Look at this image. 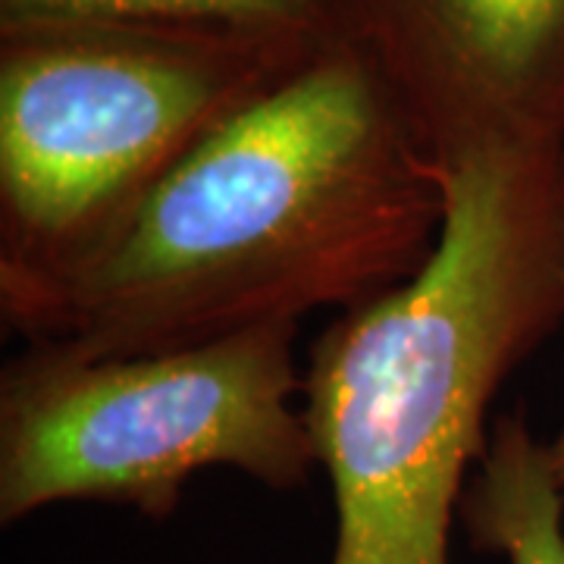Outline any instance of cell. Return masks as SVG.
<instances>
[{
  "label": "cell",
  "mask_w": 564,
  "mask_h": 564,
  "mask_svg": "<svg viewBox=\"0 0 564 564\" xmlns=\"http://www.w3.org/2000/svg\"><path fill=\"white\" fill-rule=\"evenodd\" d=\"M445 214V173L377 73L326 44L207 135L88 261L0 289V321L25 345L107 358L345 314L414 280Z\"/></svg>",
  "instance_id": "6da1fadb"
},
{
  "label": "cell",
  "mask_w": 564,
  "mask_h": 564,
  "mask_svg": "<svg viewBox=\"0 0 564 564\" xmlns=\"http://www.w3.org/2000/svg\"><path fill=\"white\" fill-rule=\"evenodd\" d=\"M445 173L423 270L323 329L302 417L336 502L329 564H448L502 383L564 321V151Z\"/></svg>",
  "instance_id": "7a4b0ae2"
},
{
  "label": "cell",
  "mask_w": 564,
  "mask_h": 564,
  "mask_svg": "<svg viewBox=\"0 0 564 564\" xmlns=\"http://www.w3.org/2000/svg\"><path fill=\"white\" fill-rule=\"evenodd\" d=\"M323 41L166 22L0 25V289L88 261Z\"/></svg>",
  "instance_id": "3957f363"
},
{
  "label": "cell",
  "mask_w": 564,
  "mask_h": 564,
  "mask_svg": "<svg viewBox=\"0 0 564 564\" xmlns=\"http://www.w3.org/2000/svg\"><path fill=\"white\" fill-rule=\"evenodd\" d=\"M299 323L144 355L25 345L0 373V521L107 502L163 521L207 467L299 489L321 467L304 426Z\"/></svg>",
  "instance_id": "277c9868"
},
{
  "label": "cell",
  "mask_w": 564,
  "mask_h": 564,
  "mask_svg": "<svg viewBox=\"0 0 564 564\" xmlns=\"http://www.w3.org/2000/svg\"><path fill=\"white\" fill-rule=\"evenodd\" d=\"M426 158L564 151V0H326Z\"/></svg>",
  "instance_id": "5b68a950"
},
{
  "label": "cell",
  "mask_w": 564,
  "mask_h": 564,
  "mask_svg": "<svg viewBox=\"0 0 564 564\" xmlns=\"http://www.w3.org/2000/svg\"><path fill=\"white\" fill-rule=\"evenodd\" d=\"M458 518L474 549L508 564H564V492L524 408L496 417Z\"/></svg>",
  "instance_id": "8992f818"
},
{
  "label": "cell",
  "mask_w": 564,
  "mask_h": 564,
  "mask_svg": "<svg viewBox=\"0 0 564 564\" xmlns=\"http://www.w3.org/2000/svg\"><path fill=\"white\" fill-rule=\"evenodd\" d=\"M47 20L210 25L329 44L326 0H0V25Z\"/></svg>",
  "instance_id": "52a82bcc"
},
{
  "label": "cell",
  "mask_w": 564,
  "mask_h": 564,
  "mask_svg": "<svg viewBox=\"0 0 564 564\" xmlns=\"http://www.w3.org/2000/svg\"><path fill=\"white\" fill-rule=\"evenodd\" d=\"M545 458H549V470H552L555 484L564 492V426L552 443H545Z\"/></svg>",
  "instance_id": "ba28073f"
}]
</instances>
